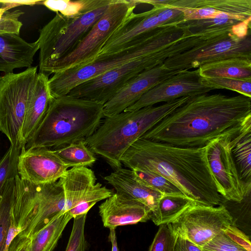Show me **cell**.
Masks as SVG:
<instances>
[{
    "label": "cell",
    "mask_w": 251,
    "mask_h": 251,
    "mask_svg": "<svg viewBox=\"0 0 251 251\" xmlns=\"http://www.w3.org/2000/svg\"><path fill=\"white\" fill-rule=\"evenodd\" d=\"M15 188V178H10L0 195V251H7L11 241L19 233L12 216Z\"/></svg>",
    "instance_id": "obj_23"
},
{
    "label": "cell",
    "mask_w": 251,
    "mask_h": 251,
    "mask_svg": "<svg viewBox=\"0 0 251 251\" xmlns=\"http://www.w3.org/2000/svg\"><path fill=\"white\" fill-rule=\"evenodd\" d=\"M30 238L17 234L11 241L7 251H29Z\"/></svg>",
    "instance_id": "obj_39"
},
{
    "label": "cell",
    "mask_w": 251,
    "mask_h": 251,
    "mask_svg": "<svg viewBox=\"0 0 251 251\" xmlns=\"http://www.w3.org/2000/svg\"><path fill=\"white\" fill-rule=\"evenodd\" d=\"M178 72L168 69L163 64L142 72L127 82L103 104L104 117L124 111L149 90Z\"/></svg>",
    "instance_id": "obj_16"
},
{
    "label": "cell",
    "mask_w": 251,
    "mask_h": 251,
    "mask_svg": "<svg viewBox=\"0 0 251 251\" xmlns=\"http://www.w3.org/2000/svg\"><path fill=\"white\" fill-rule=\"evenodd\" d=\"M52 150L68 168L92 166L97 160L95 154L88 148L84 141Z\"/></svg>",
    "instance_id": "obj_27"
},
{
    "label": "cell",
    "mask_w": 251,
    "mask_h": 251,
    "mask_svg": "<svg viewBox=\"0 0 251 251\" xmlns=\"http://www.w3.org/2000/svg\"><path fill=\"white\" fill-rule=\"evenodd\" d=\"M113 0H46L41 4L49 9L67 17H75L89 12Z\"/></svg>",
    "instance_id": "obj_28"
},
{
    "label": "cell",
    "mask_w": 251,
    "mask_h": 251,
    "mask_svg": "<svg viewBox=\"0 0 251 251\" xmlns=\"http://www.w3.org/2000/svg\"><path fill=\"white\" fill-rule=\"evenodd\" d=\"M21 150L10 146L0 159V195L6 181L18 176L17 164Z\"/></svg>",
    "instance_id": "obj_33"
},
{
    "label": "cell",
    "mask_w": 251,
    "mask_h": 251,
    "mask_svg": "<svg viewBox=\"0 0 251 251\" xmlns=\"http://www.w3.org/2000/svg\"><path fill=\"white\" fill-rule=\"evenodd\" d=\"M225 234L232 241L245 249L251 251V243L250 238L234 224L229 226L224 231Z\"/></svg>",
    "instance_id": "obj_38"
},
{
    "label": "cell",
    "mask_w": 251,
    "mask_h": 251,
    "mask_svg": "<svg viewBox=\"0 0 251 251\" xmlns=\"http://www.w3.org/2000/svg\"><path fill=\"white\" fill-rule=\"evenodd\" d=\"M251 17L240 22L232 26L231 31L232 33L240 39H243L250 34Z\"/></svg>",
    "instance_id": "obj_41"
},
{
    "label": "cell",
    "mask_w": 251,
    "mask_h": 251,
    "mask_svg": "<svg viewBox=\"0 0 251 251\" xmlns=\"http://www.w3.org/2000/svg\"><path fill=\"white\" fill-rule=\"evenodd\" d=\"M68 169L53 151L48 148H23L18 157L19 177L33 184L56 181Z\"/></svg>",
    "instance_id": "obj_15"
},
{
    "label": "cell",
    "mask_w": 251,
    "mask_h": 251,
    "mask_svg": "<svg viewBox=\"0 0 251 251\" xmlns=\"http://www.w3.org/2000/svg\"><path fill=\"white\" fill-rule=\"evenodd\" d=\"M115 229L109 228L108 239L111 244V251H119Z\"/></svg>",
    "instance_id": "obj_42"
},
{
    "label": "cell",
    "mask_w": 251,
    "mask_h": 251,
    "mask_svg": "<svg viewBox=\"0 0 251 251\" xmlns=\"http://www.w3.org/2000/svg\"><path fill=\"white\" fill-rule=\"evenodd\" d=\"M161 49L109 70L77 85L68 95L104 104L127 82L142 72L162 64Z\"/></svg>",
    "instance_id": "obj_11"
},
{
    "label": "cell",
    "mask_w": 251,
    "mask_h": 251,
    "mask_svg": "<svg viewBox=\"0 0 251 251\" xmlns=\"http://www.w3.org/2000/svg\"><path fill=\"white\" fill-rule=\"evenodd\" d=\"M230 145L240 177L251 189V116L231 134Z\"/></svg>",
    "instance_id": "obj_22"
},
{
    "label": "cell",
    "mask_w": 251,
    "mask_h": 251,
    "mask_svg": "<svg viewBox=\"0 0 251 251\" xmlns=\"http://www.w3.org/2000/svg\"><path fill=\"white\" fill-rule=\"evenodd\" d=\"M176 236L168 224L160 226L149 251H174Z\"/></svg>",
    "instance_id": "obj_35"
},
{
    "label": "cell",
    "mask_w": 251,
    "mask_h": 251,
    "mask_svg": "<svg viewBox=\"0 0 251 251\" xmlns=\"http://www.w3.org/2000/svg\"><path fill=\"white\" fill-rule=\"evenodd\" d=\"M121 161L129 169L137 168L159 174L199 204H221L222 197L207 165L205 147H183L140 138Z\"/></svg>",
    "instance_id": "obj_2"
},
{
    "label": "cell",
    "mask_w": 251,
    "mask_h": 251,
    "mask_svg": "<svg viewBox=\"0 0 251 251\" xmlns=\"http://www.w3.org/2000/svg\"><path fill=\"white\" fill-rule=\"evenodd\" d=\"M202 251H247L222 231L201 247Z\"/></svg>",
    "instance_id": "obj_36"
},
{
    "label": "cell",
    "mask_w": 251,
    "mask_h": 251,
    "mask_svg": "<svg viewBox=\"0 0 251 251\" xmlns=\"http://www.w3.org/2000/svg\"><path fill=\"white\" fill-rule=\"evenodd\" d=\"M232 225L233 217L225 206H204L195 202L175 221L168 224L174 234L201 248Z\"/></svg>",
    "instance_id": "obj_13"
},
{
    "label": "cell",
    "mask_w": 251,
    "mask_h": 251,
    "mask_svg": "<svg viewBox=\"0 0 251 251\" xmlns=\"http://www.w3.org/2000/svg\"><path fill=\"white\" fill-rule=\"evenodd\" d=\"M200 81L213 90L227 89L251 98V78L201 77Z\"/></svg>",
    "instance_id": "obj_30"
},
{
    "label": "cell",
    "mask_w": 251,
    "mask_h": 251,
    "mask_svg": "<svg viewBox=\"0 0 251 251\" xmlns=\"http://www.w3.org/2000/svg\"><path fill=\"white\" fill-rule=\"evenodd\" d=\"M87 214L74 219L73 225L65 251H85L87 247L84 229Z\"/></svg>",
    "instance_id": "obj_34"
},
{
    "label": "cell",
    "mask_w": 251,
    "mask_h": 251,
    "mask_svg": "<svg viewBox=\"0 0 251 251\" xmlns=\"http://www.w3.org/2000/svg\"><path fill=\"white\" fill-rule=\"evenodd\" d=\"M103 109V104L68 95L52 98L25 149H54L85 141L102 122Z\"/></svg>",
    "instance_id": "obj_3"
},
{
    "label": "cell",
    "mask_w": 251,
    "mask_h": 251,
    "mask_svg": "<svg viewBox=\"0 0 251 251\" xmlns=\"http://www.w3.org/2000/svg\"><path fill=\"white\" fill-rule=\"evenodd\" d=\"M13 221L19 235L30 238L52 219L64 212L65 196L58 180L33 184L15 177Z\"/></svg>",
    "instance_id": "obj_6"
},
{
    "label": "cell",
    "mask_w": 251,
    "mask_h": 251,
    "mask_svg": "<svg viewBox=\"0 0 251 251\" xmlns=\"http://www.w3.org/2000/svg\"><path fill=\"white\" fill-rule=\"evenodd\" d=\"M138 4L137 0H113L77 46L67 55L48 66L41 73L49 76L93 62L108 40L134 13Z\"/></svg>",
    "instance_id": "obj_7"
},
{
    "label": "cell",
    "mask_w": 251,
    "mask_h": 251,
    "mask_svg": "<svg viewBox=\"0 0 251 251\" xmlns=\"http://www.w3.org/2000/svg\"><path fill=\"white\" fill-rule=\"evenodd\" d=\"M174 251H202L201 248L190 240L179 235H176Z\"/></svg>",
    "instance_id": "obj_40"
},
{
    "label": "cell",
    "mask_w": 251,
    "mask_h": 251,
    "mask_svg": "<svg viewBox=\"0 0 251 251\" xmlns=\"http://www.w3.org/2000/svg\"><path fill=\"white\" fill-rule=\"evenodd\" d=\"M194 202L185 196L163 195L150 220L156 226L171 223Z\"/></svg>",
    "instance_id": "obj_26"
},
{
    "label": "cell",
    "mask_w": 251,
    "mask_h": 251,
    "mask_svg": "<svg viewBox=\"0 0 251 251\" xmlns=\"http://www.w3.org/2000/svg\"><path fill=\"white\" fill-rule=\"evenodd\" d=\"M99 210L103 226L109 229L146 222L151 214L142 203L116 192L99 206Z\"/></svg>",
    "instance_id": "obj_18"
},
{
    "label": "cell",
    "mask_w": 251,
    "mask_h": 251,
    "mask_svg": "<svg viewBox=\"0 0 251 251\" xmlns=\"http://www.w3.org/2000/svg\"><path fill=\"white\" fill-rule=\"evenodd\" d=\"M104 179L114 188L116 193L140 202L149 208L151 213L155 210L163 196L138 181L128 168L116 169Z\"/></svg>",
    "instance_id": "obj_20"
},
{
    "label": "cell",
    "mask_w": 251,
    "mask_h": 251,
    "mask_svg": "<svg viewBox=\"0 0 251 251\" xmlns=\"http://www.w3.org/2000/svg\"><path fill=\"white\" fill-rule=\"evenodd\" d=\"M200 78L198 69L178 72L149 90L124 111L137 110L159 102H166L183 97L205 94L213 90L203 86L200 81Z\"/></svg>",
    "instance_id": "obj_14"
},
{
    "label": "cell",
    "mask_w": 251,
    "mask_h": 251,
    "mask_svg": "<svg viewBox=\"0 0 251 251\" xmlns=\"http://www.w3.org/2000/svg\"><path fill=\"white\" fill-rule=\"evenodd\" d=\"M197 69L201 77L251 78V59L227 58L202 65Z\"/></svg>",
    "instance_id": "obj_24"
},
{
    "label": "cell",
    "mask_w": 251,
    "mask_h": 251,
    "mask_svg": "<svg viewBox=\"0 0 251 251\" xmlns=\"http://www.w3.org/2000/svg\"><path fill=\"white\" fill-rule=\"evenodd\" d=\"M181 28L173 24L156 27L138 36L122 49L99 56L86 65L55 73L49 79L53 98L67 95L77 85L132 60L152 54L181 37Z\"/></svg>",
    "instance_id": "obj_5"
},
{
    "label": "cell",
    "mask_w": 251,
    "mask_h": 251,
    "mask_svg": "<svg viewBox=\"0 0 251 251\" xmlns=\"http://www.w3.org/2000/svg\"><path fill=\"white\" fill-rule=\"evenodd\" d=\"M228 35L227 31L222 30L191 50L168 58L163 65L170 70L179 72L227 58L251 59L250 34L243 39L232 33Z\"/></svg>",
    "instance_id": "obj_10"
},
{
    "label": "cell",
    "mask_w": 251,
    "mask_h": 251,
    "mask_svg": "<svg viewBox=\"0 0 251 251\" xmlns=\"http://www.w3.org/2000/svg\"><path fill=\"white\" fill-rule=\"evenodd\" d=\"M237 129L210 141L205 155L218 192L227 201L240 202L251 189L241 179L231 152V135Z\"/></svg>",
    "instance_id": "obj_12"
},
{
    "label": "cell",
    "mask_w": 251,
    "mask_h": 251,
    "mask_svg": "<svg viewBox=\"0 0 251 251\" xmlns=\"http://www.w3.org/2000/svg\"><path fill=\"white\" fill-rule=\"evenodd\" d=\"M10 9L7 0H0V16Z\"/></svg>",
    "instance_id": "obj_43"
},
{
    "label": "cell",
    "mask_w": 251,
    "mask_h": 251,
    "mask_svg": "<svg viewBox=\"0 0 251 251\" xmlns=\"http://www.w3.org/2000/svg\"><path fill=\"white\" fill-rule=\"evenodd\" d=\"M37 71V66H31L23 72L0 76V131L15 149L25 148L22 130Z\"/></svg>",
    "instance_id": "obj_9"
},
{
    "label": "cell",
    "mask_w": 251,
    "mask_h": 251,
    "mask_svg": "<svg viewBox=\"0 0 251 251\" xmlns=\"http://www.w3.org/2000/svg\"><path fill=\"white\" fill-rule=\"evenodd\" d=\"M110 3L75 17L56 13L39 31L37 40L40 50L39 73L70 53L105 12Z\"/></svg>",
    "instance_id": "obj_8"
},
{
    "label": "cell",
    "mask_w": 251,
    "mask_h": 251,
    "mask_svg": "<svg viewBox=\"0 0 251 251\" xmlns=\"http://www.w3.org/2000/svg\"><path fill=\"white\" fill-rule=\"evenodd\" d=\"M113 192L99 183H96L87 192L78 206L71 213L73 218L87 214L89 210L98 202L111 196Z\"/></svg>",
    "instance_id": "obj_31"
},
{
    "label": "cell",
    "mask_w": 251,
    "mask_h": 251,
    "mask_svg": "<svg viewBox=\"0 0 251 251\" xmlns=\"http://www.w3.org/2000/svg\"><path fill=\"white\" fill-rule=\"evenodd\" d=\"M38 50L37 41L28 43L15 34H0V72L6 74L15 69L31 67Z\"/></svg>",
    "instance_id": "obj_19"
},
{
    "label": "cell",
    "mask_w": 251,
    "mask_h": 251,
    "mask_svg": "<svg viewBox=\"0 0 251 251\" xmlns=\"http://www.w3.org/2000/svg\"><path fill=\"white\" fill-rule=\"evenodd\" d=\"M49 79L46 75L38 73L30 94L22 130L25 147L43 119L52 99L49 87Z\"/></svg>",
    "instance_id": "obj_21"
},
{
    "label": "cell",
    "mask_w": 251,
    "mask_h": 251,
    "mask_svg": "<svg viewBox=\"0 0 251 251\" xmlns=\"http://www.w3.org/2000/svg\"><path fill=\"white\" fill-rule=\"evenodd\" d=\"M72 218L68 212L57 215L30 237L29 251H53L67 224Z\"/></svg>",
    "instance_id": "obj_25"
},
{
    "label": "cell",
    "mask_w": 251,
    "mask_h": 251,
    "mask_svg": "<svg viewBox=\"0 0 251 251\" xmlns=\"http://www.w3.org/2000/svg\"><path fill=\"white\" fill-rule=\"evenodd\" d=\"M189 97H183L158 106L123 111L105 117L85 143L95 154L102 157L114 170L122 167L121 157L128 148Z\"/></svg>",
    "instance_id": "obj_4"
},
{
    "label": "cell",
    "mask_w": 251,
    "mask_h": 251,
    "mask_svg": "<svg viewBox=\"0 0 251 251\" xmlns=\"http://www.w3.org/2000/svg\"><path fill=\"white\" fill-rule=\"evenodd\" d=\"M167 7L182 12L184 22L212 19L221 13L243 21L251 17V0H171Z\"/></svg>",
    "instance_id": "obj_17"
},
{
    "label": "cell",
    "mask_w": 251,
    "mask_h": 251,
    "mask_svg": "<svg viewBox=\"0 0 251 251\" xmlns=\"http://www.w3.org/2000/svg\"><path fill=\"white\" fill-rule=\"evenodd\" d=\"M24 14L19 9L5 11L0 16V34L13 33L19 35L23 24L19 19Z\"/></svg>",
    "instance_id": "obj_37"
},
{
    "label": "cell",
    "mask_w": 251,
    "mask_h": 251,
    "mask_svg": "<svg viewBox=\"0 0 251 251\" xmlns=\"http://www.w3.org/2000/svg\"><path fill=\"white\" fill-rule=\"evenodd\" d=\"M243 21L235 16L221 13L214 18L189 21L183 22L193 31L226 26H231Z\"/></svg>",
    "instance_id": "obj_32"
},
{
    "label": "cell",
    "mask_w": 251,
    "mask_h": 251,
    "mask_svg": "<svg viewBox=\"0 0 251 251\" xmlns=\"http://www.w3.org/2000/svg\"><path fill=\"white\" fill-rule=\"evenodd\" d=\"M131 170L138 181L163 195L184 196L173 183L159 174L137 168Z\"/></svg>",
    "instance_id": "obj_29"
},
{
    "label": "cell",
    "mask_w": 251,
    "mask_h": 251,
    "mask_svg": "<svg viewBox=\"0 0 251 251\" xmlns=\"http://www.w3.org/2000/svg\"><path fill=\"white\" fill-rule=\"evenodd\" d=\"M251 116V98L207 93L190 97L142 138L172 145L202 148L240 126Z\"/></svg>",
    "instance_id": "obj_1"
}]
</instances>
